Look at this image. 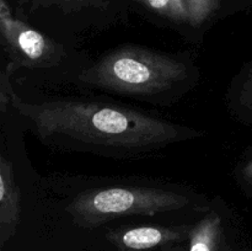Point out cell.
<instances>
[{
    "label": "cell",
    "instance_id": "1",
    "mask_svg": "<svg viewBox=\"0 0 252 251\" xmlns=\"http://www.w3.org/2000/svg\"><path fill=\"white\" fill-rule=\"evenodd\" d=\"M10 106L48 147L117 159L145 157L206 135L203 130L115 103L75 98L27 102L14 91Z\"/></svg>",
    "mask_w": 252,
    "mask_h": 251
},
{
    "label": "cell",
    "instance_id": "2",
    "mask_svg": "<svg viewBox=\"0 0 252 251\" xmlns=\"http://www.w3.org/2000/svg\"><path fill=\"white\" fill-rule=\"evenodd\" d=\"M198 66L189 54L166 53L139 44H122L84 66L80 86L160 106H170L196 88Z\"/></svg>",
    "mask_w": 252,
    "mask_h": 251
},
{
    "label": "cell",
    "instance_id": "3",
    "mask_svg": "<svg viewBox=\"0 0 252 251\" xmlns=\"http://www.w3.org/2000/svg\"><path fill=\"white\" fill-rule=\"evenodd\" d=\"M191 203V194L177 187L117 185L79 192L65 209L75 225L96 228L121 217L169 213Z\"/></svg>",
    "mask_w": 252,
    "mask_h": 251
},
{
    "label": "cell",
    "instance_id": "4",
    "mask_svg": "<svg viewBox=\"0 0 252 251\" xmlns=\"http://www.w3.org/2000/svg\"><path fill=\"white\" fill-rule=\"evenodd\" d=\"M0 38L7 62L16 71L58 70L74 57L68 44L12 16L5 0H0Z\"/></svg>",
    "mask_w": 252,
    "mask_h": 251
},
{
    "label": "cell",
    "instance_id": "5",
    "mask_svg": "<svg viewBox=\"0 0 252 251\" xmlns=\"http://www.w3.org/2000/svg\"><path fill=\"white\" fill-rule=\"evenodd\" d=\"M240 226L235 208L217 196L204 207V214L193 224L189 251H233V239Z\"/></svg>",
    "mask_w": 252,
    "mask_h": 251
},
{
    "label": "cell",
    "instance_id": "6",
    "mask_svg": "<svg viewBox=\"0 0 252 251\" xmlns=\"http://www.w3.org/2000/svg\"><path fill=\"white\" fill-rule=\"evenodd\" d=\"M192 228L193 224L121 226L108 231L107 239L120 251H149L189 241Z\"/></svg>",
    "mask_w": 252,
    "mask_h": 251
},
{
    "label": "cell",
    "instance_id": "7",
    "mask_svg": "<svg viewBox=\"0 0 252 251\" xmlns=\"http://www.w3.org/2000/svg\"><path fill=\"white\" fill-rule=\"evenodd\" d=\"M21 214V193L15 180L14 165L0 157V245L14 236Z\"/></svg>",
    "mask_w": 252,
    "mask_h": 251
},
{
    "label": "cell",
    "instance_id": "8",
    "mask_svg": "<svg viewBox=\"0 0 252 251\" xmlns=\"http://www.w3.org/2000/svg\"><path fill=\"white\" fill-rule=\"evenodd\" d=\"M225 105L231 117L252 127V59L235 74L225 94Z\"/></svg>",
    "mask_w": 252,
    "mask_h": 251
},
{
    "label": "cell",
    "instance_id": "9",
    "mask_svg": "<svg viewBox=\"0 0 252 251\" xmlns=\"http://www.w3.org/2000/svg\"><path fill=\"white\" fill-rule=\"evenodd\" d=\"M186 24L198 27L208 21L219 7V0H180Z\"/></svg>",
    "mask_w": 252,
    "mask_h": 251
},
{
    "label": "cell",
    "instance_id": "10",
    "mask_svg": "<svg viewBox=\"0 0 252 251\" xmlns=\"http://www.w3.org/2000/svg\"><path fill=\"white\" fill-rule=\"evenodd\" d=\"M233 177L244 196L252 199V145L243 153L235 164Z\"/></svg>",
    "mask_w": 252,
    "mask_h": 251
},
{
    "label": "cell",
    "instance_id": "11",
    "mask_svg": "<svg viewBox=\"0 0 252 251\" xmlns=\"http://www.w3.org/2000/svg\"><path fill=\"white\" fill-rule=\"evenodd\" d=\"M154 14L174 22H186V15L180 0H137Z\"/></svg>",
    "mask_w": 252,
    "mask_h": 251
},
{
    "label": "cell",
    "instance_id": "12",
    "mask_svg": "<svg viewBox=\"0 0 252 251\" xmlns=\"http://www.w3.org/2000/svg\"><path fill=\"white\" fill-rule=\"evenodd\" d=\"M22 1L27 2L31 7L56 6L69 14L85 7H103L106 5V0H22Z\"/></svg>",
    "mask_w": 252,
    "mask_h": 251
},
{
    "label": "cell",
    "instance_id": "13",
    "mask_svg": "<svg viewBox=\"0 0 252 251\" xmlns=\"http://www.w3.org/2000/svg\"><path fill=\"white\" fill-rule=\"evenodd\" d=\"M15 71H16L15 66L7 62L0 76V110L2 113H5L7 106H10L11 94L15 91L11 85V76L14 75Z\"/></svg>",
    "mask_w": 252,
    "mask_h": 251
},
{
    "label": "cell",
    "instance_id": "14",
    "mask_svg": "<svg viewBox=\"0 0 252 251\" xmlns=\"http://www.w3.org/2000/svg\"><path fill=\"white\" fill-rule=\"evenodd\" d=\"M172 251H181V250H179V249H175V250H172Z\"/></svg>",
    "mask_w": 252,
    "mask_h": 251
}]
</instances>
